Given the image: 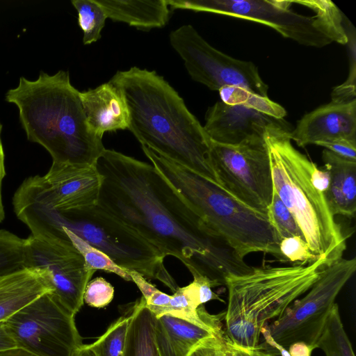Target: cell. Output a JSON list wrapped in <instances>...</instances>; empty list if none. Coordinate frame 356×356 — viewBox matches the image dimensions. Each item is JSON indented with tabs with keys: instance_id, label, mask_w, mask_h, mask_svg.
<instances>
[{
	"instance_id": "1",
	"label": "cell",
	"mask_w": 356,
	"mask_h": 356,
	"mask_svg": "<svg viewBox=\"0 0 356 356\" xmlns=\"http://www.w3.org/2000/svg\"><path fill=\"white\" fill-rule=\"evenodd\" d=\"M95 167L102 178L97 204L193 276L225 286L229 274L252 268L216 238L155 167L105 149Z\"/></svg>"
},
{
	"instance_id": "2",
	"label": "cell",
	"mask_w": 356,
	"mask_h": 356,
	"mask_svg": "<svg viewBox=\"0 0 356 356\" xmlns=\"http://www.w3.org/2000/svg\"><path fill=\"white\" fill-rule=\"evenodd\" d=\"M111 81L123 95L128 129L141 145L218 184L210 161V138L163 76L133 67L117 72Z\"/></svg>"
},
{
	"instance_id": "3",
	"label": "cell",
	"mask_w": 356,
	"mask_h": 356,
	"mask_svg": "<svg viewBox=\"0 0 356 356\" xmlns=\"http://www.w3.org/2000/svg\"><path fill=\"white\" fill-rule=\"evenodd\" d=\"M5 99L18 108L27 139L42 146L52 163L95 165L106 149L88 124L67 71L40 72L33 81L22 76Z\"/></svg>"
},
{
	"instance_id": "4",
	"label": "cell",
	"mask_w": 356,
	"mask_h": 356,
	"mask_svg": "<svg viewBox=\"0 0 356 356\" xmlns=\"http://www.w3.org/2000/svg\"><path fill=\"white\" fill-rule=\"evenodd\" d=\"M155 168L200 216L210 232L241 259L253 252L282 261L280 239L267 214L209 180L142 145Z\"/></svg>"
},
{
	"instance_id": "5",
	"label": "cell",
	"mask_w": 356,
	"mask_h": 356,
	"mask_svg": "<svg viewBox=\"0 0 356 356\" xmlns=\"http://www.w3.org/2000/svg\"><path fill=\"white\" fill-rule=\"evenodd\" d=\"M290 132L285 121L264 130L273 188L293 216L310 252L330 264L342 257L346 238L313 181L316 163L294 147Z\"/></svg>"
},
{
	"instance_id": "6",
	"label": "cell",
	"mask_w": 356,
	"mask_h": 356,
	"mask_svg": "<svg viewBox=\"0 0 356 356\" xmlns=\"http://www.w3.org/2000/svg\"><path fill=\"white\" fill-rule=\"evenodd\" d=\"M327 265L319 259L305 266L252 267L245 273L227 275V340L239 349L256 348L261 328L305 294Z\"/></svg>"
},
{
	"instance_id": "7",
	"label": "cell",
	"mask_w": 356,
	"mask_h": 356,
	"mask_svg": "<svg viewBox=\"0 0 356 356\" xmlns=\"http://www.w3.org/2000/svg\"><path fill=\"white\" fill-rule=\"evenodd\" d=\"M13 209L31 235L56 237L61 228H66L106 253L120 267L158 280L173 293L179 287L165 266V257L98 204L65 213L27 206Z\"/></svg>"
},
{
	"instance_id": "8",
	"label": "cell",
	"mask_w": 356,
	"mask_h": 356,
	"mask_svg": "<svg viewBox=\"0 0 356 356\" xmlns=\"http://www.w3.org/2000/svg\"><path fill=\"white\" fill-rule=\"evenodd\" d=\"M356 269V259H338L325 266L300 299L295 300L274 321L265 325L270 336L288 350L296 342L315 349L335 299Z\"/></svg>"
},
{
	"instance_id": "9",
	"label": "cell",
	"mask_w": 356,
	"mask_h": 356,
	"mask_svg": "<svg viewBox=\"0 0 356 356\" xmlns=\"http://www.w3.org/2000/svg\"><path fill=\"white\" fill-rule=\"evenodd\" d=\"M74 317L53 292H49L3 323L18 348L37 356H76L83 344Z\"/></svg>"
},
{
	"instance_id": "10",
	"label": "cell",
	"mask_w": 356,
	"mask_h": 356,
	"mask_svg": "<svg viewBox=\"0 0 356 356\" xmlns=\"http://www.w3.org/2000/svg\"><path fill=\"white\" fill-rule=\"evenodd\" d=\"M209 157L219 185L245 204L266 213L273 183L264 134L235 145L211 140Z\"/></svg>"
},
{
	"instance_id": "11",
	"label": "cell",
	"mask_w": 356,
	"mask_h": 356,
	"mask_svg": "<svg viewBox=\"0 0 356 356\" xmlns=\"http://www.w3.org/2000/svg\"><path fill=\"white\" fill-rule=\"evenodd\" d=\"M102 178L95 165L52 163L43 175L25 179L13 205L65 213L97 204Z\"/></svg>"
},
{
	"instance_id": "12",
	"label": "cell",
	"mask_w": 356,
	"mask_h": 356,
	"mask_svg": "<svg viewBox=\"0 0 356 356\" xmlns=\"http://www.w3.org/2000/svg\"><path fill=\"white\" fill-rule=\"evenodd\" d=\"M169 38L194 81L211 90L234 86L268 97V87L253 63L236 59L215 49L193 26L183 25L171 31Z\"/></svg>"
},
{
	"instance_id": "13",
	"label": "cell",
	"mask_w": 356,
	"mask_h": 356,
	"mask_svg": "<svg viewBox=\"0 0 356 356\" xmlns=\"http://www.w3.org/2000/svg\"><path fill=\"white\" fill-rule=\"evenodd\" d=\"M172 9H186L246 19L268 26L283 37L309 47H323L332 42L314 17L293 11L286 0H167Z\"/></svg>"
},
{
	"instance_id": "14",
	"label": "cell",
	"mask_w": 356,
	"mask_h": 356,
	"mask_svg": "<svg viewBox=\"0 0 356 356\" xmlns=\"http://www.w3.org/2000/svg\"><path fill=\"white\" fill-rule=\"evenodd\" d=\"M27 267L47 271L53 293L74 315L83 304L89 270L79 252L67 238L30 235L26 238Z\"/></svg>"
},
{
	"instance_id": "15",
	"label": "cell",
	"mask_w": 356,
	"mask_h": 356,
	"mask_svg": "<svg viewBox=\"0 0 356 356\" xmlns=\"http://www.w3.org/2000/svg\"><path fill=\"white\" fill-rule=\"evenodd\" d=\"M290 136L300 147L334 138L356 140V99L331 101L305 114Z\"/></svg>"
},
{
	"instance_id": "16",
	"label": "cell",
	"mask_w": 356,
	"mask_h": 356,
	"mask_svg": "<svg viewBox=\"0 0 356 356\" xmlns=\"http://www.w3.org/2000/svg\"><path fill=\"white\" fill-rule=\"evenodd\" d=\"M282 121L250 107L218 101L208 108L203 127L211 140L235 145L254 135L264 134L268 124Z\"/></svg>"
},
{
	"instance_id": "17",
	"label": "cell",
	"mask_w": 356,
	"mask_h": 356,
	"mask_svg": "<svg viewBox=\"0 0 356 356\" xmlns=\"http://www.w3.org/2000/svg\"><path fill=\"white\" fill-rule=\"evenodd\" d=\"M80 98L89 127L100 138L108 131L128 129L127 103L121 91L111 81L80 92Z\"/></svg>"
},
{
	"instance_id": "18",
	"label": "cell",
	"mask_w": 356,
	"mask_h": 356,
	"mask_svg": "<svg viewBox=\"0 0 356 356\" xmlns=\"http://www.w3.org/2000/svg\"><path fill=\"white\" fill-rule=\"evenodd\" d=\"M53 291L47 271L40 268L24 267L0 275V322L42 295Z\"/></svg>"
},
{
	"instance_id": "19",
	"label": "cell",
	"mask_w": 356,
	"mask_h": 356,
	"mask_svg": "<svg viewBox=\"0 0 356 356\" xmlns=\"http://www.w3.org/2000/svg\"><path fill=\"white\" fill-rule=\"evenodd\" d=\"M322 160L330 174L325 197L331 214L353 218L356 211V161L324 149Z\"/></svg>"
},
{
	"instance_id": "20",
	"label": "cell",
	"mask_w": 356,
	"mask_h": 356,
	"mask_svg": "<svg viewBox=\"0 0 356 356\" xmlns=\"http://www.w3.org/2000/svg\"><path fill=\"white\" fill-rule=\"evenodd\" d=\"M154 337L160 356H189L204 341L218 337L211 331L168 314L156 317Z\"/></svg>"
},
{
	"instance_id": "21",
	"label": "cell",
	"mask_w": 356,
	"mask_h": 356,
	"mask_svg": "<svg viewBox=\"0 0 356 356\" xmlns=\"http://www.w3.org/2000/svg\"><path fill=\"white\" fill-rule=\"evenodd\" d=\"M102 7L107 18L140 29L164 26L170 16L166 0L131 1L96 0Z\"/></svg>"
},
{
	"instance_id": "22",
	"label": "cell",
	"mask_w": 356,
	"mask_h": 356,
	"mask_svg": "<svg viewBox=\"0 0 356 356\" xmlns=\"http://www.w3.org/2000/svg\"><path fill=\"white\" fill-rule=\"evenodd\" d=\"M156 316L141 297L130 311L124 356H160L154 337Z\"/></svg>"
},
{
	"instance_id": "23",
	"label": "cell",
	"mask_w": 356,
	"mask_h": 356,
	"mask_svg": "<svg viewBox=\"0 0 356 356\" xmlns=\"http://www.w3.org/2000/svg\"><path fill=\"white\" fill-rule=\"evenodd\" d=\"M321 349L325 356H355L351 343L344 330L337 303L332 306L315 348Z\"/></svg>"
},
{
	"instance_id": "24",
	"label": "cell",
	"mask_w": 356,
	"mask_h": 356,
	"mask_svg": "<svg viewBox=\"0 0 356 356\" xmlns=\"http://www.w3.org/2000/svg\"><path fill=\"white\" fill-rule=\"evenodd\" d=\"M312 10L318 25L332 42L346 44L349 38L343 24L341 13L337 6L328 0L293 1Z\"/></svg>"
},
{
	"instance_id": "25",
	"label": "cell",
	"mask_w": 356,
	"mask_h": 356,
	"mask_svg": "<svg viewBox=\"0 0 356 356\" xmlns=\"http://www.w3.org/2000/svg\"><path fill=\"white\" fill-rule=\"evenodd\" d=\"M56 237L70 240L82 255L86 266L89 270L112 273L126 281H131L127 270L118 266L106 253L90 245L72 232L63 227Z\"/></svg>"
},
{
	"instance_id": "26",
	"label": "cell",
	"mask_w": 356,
	"mask_h": 356,
	"mask_svg": "<svg viewBox=\"0 0 356 356\" xmlns=\"http://www.w3.org/2000/svg\"><path fill=\"white\" fill-rule=\"evenodd\" d=\"M221 102L228 105L245 106L277 120H284L285 109L280 104L234 86H226L219 90Z\"/></svg>"
},
{
	"instance_id": "27",
	"label": "cell",
	"mask_w": 356,
	"mask_h": 356,
	"mask_svg": "<svg viewBox=\"0 0 356 356\" xmlns=\"http://www.w3.org/2000/svg\"><path fill=\"white\" fill-rule=\"evenodd\" d=\"M78 13V24L83 33L84 44H92L101 38L107 16L96 0H72Z\"/></svg>"
},
{
	"instance_id": "28",
	"label": "cell",
	"mask_w": 356,
	"mask_h": 356,
	"mask_svg": "<svg viewBox=\"0 0 356 356\" xmlns=\"http://www.w3.org/2000/svg\"><path fill=\"white\" fill-rule=\"evenodd\" d=\"M130 313L113 322L95 342L86 345L95 356H124Z\"/></svg>"
},
{
	"instance_id": "29",
	"label": "cell",
	"mask_w": 356,
	"mask_h": 356,
	"mask_svg": "<svg viewBox=\"0 0 356 356\" xmlns=\"http://www.w3.org/2000/svg\"><path fill=\"white\" fill-rule=\"evenodd\" d=\"M26 238L0 230V275L27 267Z\"/></svg>"
},
{
	"instance_id": "30",
	"label": "cell",
	"mask_w": 356,
	"mask_h": 356,
	"mask_svg": "<svg viewBox=\"0 0 356 356\" xmlns=\"http://www.w3.org/2000/svg\"><path fill=\"white\" fill-rule=\"evenodd\" d=\"M266 214L270 222L275 229L280 241L292 236L303 238L293 216L273 188Z\"/></svg>"
},
{
	"instance_id": "31",
	"label": "cell",
	"mask_w": 356,
	"mask_h": 356,
	"mask_svg": "<svg viewBox=\"0 0 356 356\" xmlns=\"http://www.w3.org/2000/svg\"><path fill=\"white\" fill-rule=\"evenodd\" d=\"M279 248L282 261H289L293 266H305L319 260L310 252L305 239L300 236L282 238Z\"/></svg>"
},
{
	"instance_id": "32",
	"label": "cell",
	"mask_w": 356,
	"mask_h": 356,
	"mask_svg": "<svg viewBox=\"0 0 356 356\" xmlns=\"http://www.w3.org/2000/svg\"><path fill=\"white\" fill-rule=\"evenodd\" d=\"M114 291V287L104 277H95L86 286L83 302L92 307H104L113 300Z\"/></svg>"
},
{
	"instance_id": "33",
	"label": "cell",
	"mask_w": 356,
	"mask_h": 356,
	"mask_svg": "<svg viewBox=\"0 0 356 356\" xmlns=\"http://www.w3.org/2000/svg\"><path fill=\"white\" fill-rule=\"evenodd\" d=\"M264 341L252 350L241 349L245 356H291L287 350L280 346L270 336L264 326L261 330Z\"/></svg>"
},
{
	"instance_id": "34",
	"label": "cell",
	"mask_w": 356,
	"mask_h": 356,
	"mask_svg": "<svg viewBox=\"0 0 356 356\" xmlns=\"http://www.w3.org/2000/svg\"><path fill=\"white\" fill-rule=\"evenodd\" d=\"M315 145L325 147L344 159L356 161V140L347 138H334L316 143Z\"/></svg>"
},
{
	"instance_id": "35",
	"label": "cell",
	"mask_w": 356,
	"mask_h": 356,
	"mask_svg": "<svg viewBox=\"0 0 356 356\" xmlns=\"http://www.w3.org/2000/svg\"><path fill=\"white\" fill-rule=\"evenodd\" d=\"M1 129L2 125L0 122V222H1L5 218V211L2 200V183L6 175L5 168V154L1 137Z\"/></svg>"
},
{
	"instance_id": "36",
	"label": "cell",
	"mask_w": 356,
	"mask_h": 356,
	"mask_svg": "<svg viewBox=\"0 0 356 356\" xmlns=\"http://www.w3.org/2000/svg\"><path fill=\"white\" fill-rule=\"evenodd\" d=\"M314 350L312 346L300 341L292 343L287 350L291 356H312Z\"/></svg>"
},
{
	"instance_id": "37",
	"label": "cell",
	"mask_w": 356,
	"mask_h": 356,
	"mask_svg": "<svg viewBox=\"0 0 356 356\" xmlns=\"http://www.w3.org/2000/svg\"><path fill=\"white\" fill-rule=\"evenodd\" d=\"M15 347L17 345L6 329L3 322H0V350Z\"/></svg>"
},
{
	"instance_id": "38",
	"label": "cell",
	"mask_w": 356,
	"mask_h": 356,
	"mask_svg": "<svg viewBox=\"0 0 356 356\" xmlns=\"http://www.w3.org/2000/svg\"><path fill=\"white\" fill-rule=\"evenodd\" d=\"M217 356H245L243 351L233 346L227 340L222 346Z\"/></svg>"
},
{
	"instance_id": "39",
	"label": "cell",
	"mask_w": 356,
	"mask_h": 356,
	"mask_svg": "<svg viewBox=\"0 0 356 356\" xmlns=\"http://www.w3.org/2000/svg\"><path fill=\"white\" fill-rule=\"evenodd\" d=\"M0 356H37L23 348L15 347L0 350Z\"/></svg>"
},
{
	"instance_id": "40",
	"label": "cell",
	"mask_w": 356,
	"mask_h": 356,
	"mask_svg": "<svg viewBox=\"0 0 356 356\" xmlns=\"http://www.w3.org/2000/svg\"><path fill=\"white\" fill-rule=\"evenodd\" d=\"M76 356H95L86 345L83 344Z\"/></svg>"
}]
</instances>
